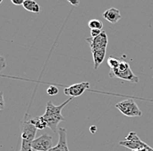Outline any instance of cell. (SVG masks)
Segmentation results:
<instances>
[{
	"mask_svg": "<svg viewBox=\"0 0 153 151\" xmlns=\"http://www.w3.org/2000/svg\"><path fill=\"white\" fill-rule=\"evenodd\" d=\"M102 31L103 30H96V29L91 30V38H97L102 33Z\"/></svg>",
	"mask_w": 153,
	"mask_h": 151,
	"instance_id": "17",
	"label": "cell"
},
{
	"mask_svg": "<svg viewBox=\"0 0 153 151\" xmlns=\"http://www.w3.org/2000/svg\"><path fill=\"white\" fill-rule=\"evenodd\" d=\"M92 57H93V62H94V69L97 70L98 67L101 65V64L104 62L105 58V53H106V49L104 50H98L91 52Z\"/></svg>",
	"mask_w": 153,
	"mask_h": 151,
	"instance_id": "11",
	"label": "cell"
},
{
	"mask_svg": "<svg viewBox=\"0 0 153 151\" xmlns=\"http://www.w3.org/2000/svg\"><path fill=\"white\" fill-rule=\"evenodd\" d=\"M58 93V89L54 85H51L47 89V94L49 95H55Z\"/></svg>",
	"mask_w": 153,
	"mask_h": 151,
	"instance_id": "16",
	"label": "cell"
},
{
	"mask_svg": "<svg viewBox=\"0 0 153 151\" xmlns=\"http://www.w3.org/2000/svg\"><path fill=\"white\" fill-rule=\"evenodd\" d=\"M5 67H6L5 60H4V57H2V58L0 59V74H1V72L5 69Z\"/></svg>",
	"mask_w": 153,
	"mask_h": 151,
	"instance_id": "19",
	"label": "cell"
},
{
	"mask_svg": "<svg viewBox=\"0 0 153 151\" xmlns=\"http://www.w3.org/2000/svg\"><path fill=\"white\" fill-rule=\"evenodd\" d=\"M58 142L55 147H52L49 151H70L67 144L66 130L65 128L58 129Z\"/></svg>",
	"mask_w": 153,
	"mask_h": 151,
	"instance_id": "9",
	"label": "cell"
},
{
	"mask_svg": "<svg viewBox=\"0 0 153 151\" xmlns=\"http://www.w3.org/2000/svg\"><path fill=\"white\" fill-rule=\"evenodd\" d=\"M19 151H35L31 146H21V149Z\"/></svg>",
	"mask_w": 153,
	"mask_h": 151,
	"instance_id": "20",
	"label": "cell"
},
{
	"mask_svg": "<svg viewBox=\"0 0 153 151\" xmlns=\"http://www.w3.org/2000/svg\"><path fill=\"white\" fill-rule=\"evenodd\" d=\"M2 2H3V0H0V4H1Z\"/></svg>",
	"mask_w": 153,
	"mask_h": 151,
	"instance_id": "24",
	"label": "cell"
},
{
	"mask_svg": "<svg viewBox=\"0 0 153 151\" xmlns=\"http://www.w3.org/2000/svg\"><path fill=\"white\" fill-rule=\"evenodd\" d=\"M23 6L26 10L30 11V12L38 13L40 11L39 4L34 0H25V2L23 4Z\"/></svg>",
	"mask_w": 153,
	"mask_h": 151,
	"instance_id": "12",
	"label": "cell"
},
{
	"mask_svg": "<svg viewBox=\"0 0 153 151\" xmlns=\"http://www.w3.org/2000/svg\"><path fill=\"white\" fill-rule=\"evenodd\" d=\"M11 3L15 5H23L25 0H10Z\"/></svg>",
	"mask_w": 153,
	"mask_h": 151,
	"instance_id": "21",
	"label": "cell"
},
{
	"mask_svg": "<svg viewBox=\"0 0 153 151\" xmlns=\"http://www.w3.org/2000/svg\"><path fill=\"white\" fill-rule=\"evenodd\" d=\"M72 99H73V97H70L65 103H63L58 106L54 105L51 102H48L46 104L45 112L43 115V117L47 123L48 128H50L53 132H57L58 131L57 130L58 123L65 121V117L62 115V110Z\"/></svg>",
	"mask_w": 153,
	"mask_h": 151,
	"instance_id": "1",
	"label": "cell"
},
{
	"mask_svg": "<svg viewBox=\"0 0 153 151\" xmlns=\"http://www.w3.org/2000/svg\"><path fill=\"white\" fill-rule=\"evenodd\" d=\"M2 57H1V56H0V59H1V58H2Z\"/></svg>",
	"mask_w": 153,
	"mask_h": 151,
	"instance_id": "25",
	"label": "cell"
},
{
	"mask_svg": "<svg viewBox=\"0 0 153 151\" xmlns=\"http://www.w3.org/2000/svg\"><path fill=\"white\" fill-rule=\"evenodd\" d=\"M31 148L35 151H49L52 148V136L48 134L42 135L32 142Z\"/></svg>",
	"mask_w": 153,
	"mask_h": 151,
	"instance_id": "5",
	"label": "cell"
},
{
	"mask_svg": "<svg viewBox=\"0 0 153 151\" xmlns=\"http://www.w3.org/2000/svg\"><path fill=\"white\" fill-rule=\"evenodd\" d=\"M4 109V93L0 92V110Z\"/></svg>",
	"mask_w": 153,
	"mask_h": 151,
	"instance_id": "18",
	"label": "cell"
},
{
	"mask_svg": "<svg viewBox=\"0 0 153 151\" xmlns=\"http://www.w3.org/2000/svg\"><path fill=\"white\" fill-rule=\"evenodd\" d=\"M30 120L31 123L38 129V130H45L48 128V124L46 121L44 119L43 115L38 116V117H30Z\"/></svg>",
	"mask_w": 153,
	"mask_h": 151,
	"instance_id": "13",
	"label": "cell"
},
{
	"mask_svg": "<svg viewBox=\"0 0 153 151\" xmlns=\"http://www.w3.org/2000/svg\"><path fill=\"white\" fill-rule=\"evenodd\" d=\"M103 18L105 19L107 21H109L111 24H117L120 19H121V14L120 11L116 8H111L109 10H106L103 13Z\"/></svg>",
	"mask_w": 153,
	"mask_h": 151,
	"instance_id": "10",
	"label": "cell"
},
{
	"mask_svg": "<svg viewBox=\"0 0 153 151\" xmlns=\"http://www.w3.org/2000/svg\"><path fill=\"white\" fill-rule=\"evenodd\" d=\"M119 145L124 146L125 148H128L131 150H146L148 151H153V149L149 146L147 143L143 142L136 132H130L129 135L125 137V140L120 141Z\"/></svg>",
	"mask_w": 153,
	"mask_h": 151,
	"instance_id": "3",
	"label": "cell"
},
{
	"mask_svg": "<svg viewBox=\"0 0 153 151\" xmlns=\"http://www.w3.org/2000/svg\"><path fill=\"white\" fill-rule=\"evenodd\" d=\"M116 108L124 115L129 117H135V116H141L143 113L138 108L137 104L132 99H126L123 100L116 104Z\"/></svg>",
	"mask_w": 153,
	"mask_h": 151,
	"instance_id": "4",
	"label": "cell"
},
{
	"mask_svg": "<svg viewBox=\"0 0 153 151\" xmlns=\"http://www.w3.org/2000/svg\"><path fill=\"white\" fill-rule=\"evenodd\" d=\"M110 77H117L119 79H123L125 81H129L131 83H138L139 79L138 76L134 74L132 70L130 69H128L125 71H117L116 70H110V73H109Z\"/></svg>",
	"mask_w": 153,
	"mask_h": 151,
	"instance_id": "8",
	"label": "cell"
},
{
	"mask_svg": "<svg viewBox=\"0 0 153 151\" xmlns=\"http://www.w3.org/2000/svg\"><path fill=\"white\" fill-rule=\"evenodd\" d=\"M107 64H108V65H109L111 70H116L119 66L120 60L118 58H117V57L111 56L107 59Z\"/></svg>",
	"mask_w": 153,
	"mask_h": 151,
	"instance_id": "14",
	"label": "cell"
},
{
	"mask_svg": "<svg viewBox=\"0 0 153 151\" xmlns=\"http://www.w3.org/2000/svg\"><path fill=\"white\" fill-rule=\"evenodd\" d=\"M86 42L89 43L91 52L98 50H104L107 49V44H108V38L107 34L105 31H102V33L97 37V38H90L86 39Z\"/></svg>",
	"mask_w": 153,
	"mask_h": 151,
	"instance_id": "6",
	"label": "cell"
},
{
	"mask_svg": "<svg viewBox=\"0 0 153 151\" xmlns=\"http://www.w3.org/2000/svg\"><path fill=\"white\" fill-rule=\"evenodd\" d=\"M30 117L28 114H26L21 123V146H31L32 142L36 139L35 136L38 129L31 123Z\"/></svg>",
	"mask_w": 153,
	"mask_h": 151,
	"instance_id": "2",
	"label": "cell"
},
{
	"mask_svg": "<svg viewBox=\"0 0 153 151\" xmlns=\"http://www.w3.org/2000/svg\"><path fill=\"white\" fill-rule=\"evenodd\" d=\"M88 26L90 27L91 30H102L103 28V23L102 21L98 20V19H91L89 24H88Z\"/></svg>",
	"mask_w": 153,
	"mask_h": 151,
	"instance_id": "15",
	"label": "cell"
},
{
	"mask_svg": "<svg viewBox=\"0 0 153 151\" xmlns=\"http://www.w3.org/2000/svg\"><path fill=\"white\" fill-rule=\"evenodd\" d=\"M132 151H148L146 150H132Z\"/></svg>",
	"mask_w": 153,
	"mask_h": 151,
	"instance_id": "23",
	"label": "cell"
},
{
	"mask_svg": "<svg viewBox=\"0 0 153 151\" xmlns=\"http://www.w3.org/2000/svg\"><path fill=\"white\" fill-rule=\"evenodd\" d=\"M90 130H91V132L95 133L96 130H97V129H96V126H91V129H90Z\"/></svg>",
	"mask_w": 153,
	"mask_h": 151,
	"instance_id": "22",
	"label": "cell"
},
{
	"mask_svg": "<svg viewBox=\"0 0 153 151\" xmlns=\"http://www.w3.org/2000/svg\"><path fill=\"white\" fill-rule=\"evenodd\" d=\"M90 88V83L88 82H82L79 84H75L71 85L67 88H65L64 93L68 96L71 97H76L80 96L85 90H87Z\"/></svg>",
	"mask_w": 153,
	"mask_h": 151,
	"instance_id": "7",
	"label": "cell"
}]
</instances>
